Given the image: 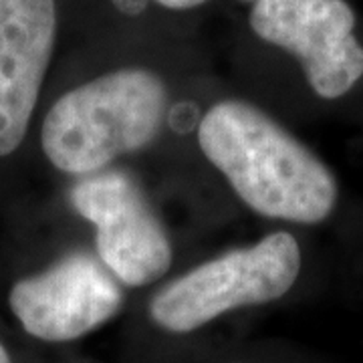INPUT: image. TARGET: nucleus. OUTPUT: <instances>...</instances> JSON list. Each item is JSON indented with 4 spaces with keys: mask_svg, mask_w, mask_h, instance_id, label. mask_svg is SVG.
<instances>
[{
    "mask_svg": "<svg viewBox=\"0 0 363 363\" xmlns=\"http://www.w3.org/2000/svg\"><path fill=\"white\" fill-rule=\"evenodd\" d=\"M345 0H257L248 25L260 40L293 55L321 99L347 95L363 77V45Z\"/></svg>",
    "mask_w": 363,
    "mask_h": 363,
    "instance_id": "5",
    "label": "nucleus"
},
{
    "mask_svg": "<svg viewBox=\"0 0 363 363\" xmlns=\"http://www.w3.org/2000/svg\"><path fill=\"white\" fill-rule=\"evenodd\" d=\"M156 4H160L162 9L168 11H176V13H184V11H194L208 4L210 0H154Z\"/></svg>",
    "mask_w": 363,
    "mask_h": 363,
    "instance_id": "8",
    "label": "nucleus"
},
{
    "mask_svg": "<svg viewBox=\"0 0 363 363\" xmlns=\"http://www.w3.org/2000/svg\"><path fill=\"white\" fill-rule=\"evenodd\" d=\"M0 363H13V359H11V353H9V350L4 347V343L0 341Z\"/></svg>",
    "mask_w": 363,
    "mask_h": 363,
    "instance_id": "9",
    "label": "nucleus"
},
{
    "mask_svg": "<svg viewBox=\"0 0 363 363\" xmlns=\"http://www.w3.org/2000/svg\"><path fill=\"white\" fill-rule=\"evenodd\" d=\"M196 138L236 196L264 218L319 224L337 206L335 174L257 105L222 99L202 116Z\"/></svg>",
    "mask_w": 363,
    "mask_h": 363,
    "instance_id": "1",
    "label": "nucleus"
},
{
    "mask_svg": "<svg viewBox=\"0 0 363 363\" xmlns=\"http://www.w3.org/2000/svg\"><path fill=\"white\" fill-rule=\"evenodd\" d=\"M57 33V0H0V160L28 135Z\"/></svg>",
    "mask_w": 363,
    "mask_h": 363,
    "instance_id": "7",
    "label": "nucleus"
},
{
    "mask_svg": "<svg viewBox=\"0 0 363 363\" xmlns=\"http://www.w3.org/2000/svg\"><path fill=\"white\" fill-rule=\"evenodd\" d=\"M301 264V247L293 234H267L250 247L228 250L169 281L150 298L147 315L160 329L186 335L240 307L285 297L297 283Z\"/></svg>",
    "mask_w": 363,
    "mask_h": 363,
    "instance_id": "3",
    "label": "nucleus"
},
{
    "mask_svg": "<svg viewBox=\"0 0 363 363\" xmlns=\"http://www.w3.org/2000/svg\"><path fill=\"white\" fill-rule=\"evenodd\" d=\"M119 281L87 250H73L45 269L16 279L6 305L26 335L69 343L89 335L121 311Z\"/></svg>",
    "mask_w": 363,
    "mask_h": 363,
    "instance_id": "6",
    "label": "nucleus"
},
{
    "mask_svg": "<svg viewBox=\"0 0 363 363\" xmlns=\"http://www.w3.org/2000/svg\"><path fill=\"white\" fill-rule=\"evenodd\" d=\"M242 2H250V4H255L257 0H242Z\"/></svg>",
    "mask_w": 363,
    "mask_h": 363,
    "instance_id": "10",
    "label": "nucleus"
},
{
    "mask_svg": "<svg viewBox=\"0 0 363 363\" xmlns=\"http://www.w3.org/2000/svg\"><path fill=\"white\" fill-rule=\"evenodd\" d=\"M168 105V85L156 71L119 67L52 101L40 123V150L63 174H99L154 142Z\"/></svg>",
    "mask_w": 363,
    "mask_h": 363,
    "instance_id": "2",
    "label": "nucleus"
},
{
    "mask_svg": "<svg viewBox=\"0 0 363 363\" xmlns=\"http://www.w3.org/2000/svg\"><path fill=\"white\" fill-rule=\"evenodd\" d=\"M69 202L95 226V250L125 286H145L172 267V242L140 184L121 169L85 176L69 190Z\"/></svg>",
    "mask_w": 363,
    "mask_h": 363,
    "instance_id": "4",
    "label": "nucleus"
}]
</instances>
